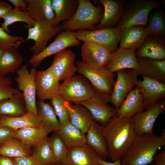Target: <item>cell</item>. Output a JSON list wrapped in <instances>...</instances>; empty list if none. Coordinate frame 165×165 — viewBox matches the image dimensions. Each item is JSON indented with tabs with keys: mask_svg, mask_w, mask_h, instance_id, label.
<instances>
[{
	"mask_svg": "<svg viewBox=\"0 0 165 165\" xmlns=\"http://www.w3.org/2000/svg\"><path fill=\"white\" fill-rule=\"evenodd\" d=\"M136 50L119 47L111 53L105 68L112 73L125 69H132L137 71L139 75L140 68L135 55Z\"/></svg>",
	"mask_w": 165,
	"mask_h": 165,
	"instance_id": "18",
	"label": "cell"
},
{
	"mask_svg": "<svg viewBox=\"0 0 165 165\" xmlns=\"http://www.w3.org/2000/svg\"><path fill=\"white\" fill-rule=\"evenodd\" d=\"M140 68L139 75L151 77L165 83V60L137 57Z\"/></svg>",
	"mask_w": 165,
	"mask_h": 165,
	"instance_id": "26",
	"label": "cell"
},
{
	"mask_svg": "<svg viewBox=\"0 0 165 165\" xmlns=\"http://www.w3.org/2000/svg\"><path fill=\"white\" fill-rule=\"evenodd\" d=\"M34 148L32 156L40 165H55L54 158L48 138Z\"/></svg>",
	"mask_w": 165,
	"mask_h": 165,
	"instance_id": "39",
	"label": "cell"
},
{
	"mask_svg": "<svg viewBox=\"0 0 165 165\" xmlns=\"http://www.w3.org/2000/svg\"><path fill=\"white\" fill-rule=\"evenodd\" d=\"M143 99L141 90L137 86L127 94L123 102L117 109V115L132 118L134 115L144 111Z\"/></svg>",
	"mask_w": 165,
	"mask_h": 165,
	"instance_id": "23",
	"label": "cell"
},
{
	"mask_svg": "<svg viewBox=\"0 0 165 165\" xmlns=\"http://www.w3.org/2000/svg\"><path fill=\"white\" fill-rule=\"evenodd\" d=\"M160 136L165 138V130L164 129Z\"/></svg>",
	"mask_w": 165,
	"mask_h": 165,
	"instance_id": "51",
	"label": "cell"
},
{
	"mask_svg": "<svg viewBox=\"0 0 165 165\" xmlns=\"http://www.w3.org/2000/svg\"><path fill=\"white\" fill-rule=\"evenodd\" d=\"M50 101L61 126L70 122L68 110L66 104L67 101L60 94L54 96Z\"/></svg>",
	"mask_w": 165,
	"mask_h": 165,
	"instance_id": "40",
	"label": "cell"
},
{
	"mask_svg": "<svg viewBox=\"0 0 165 165\" xmlns=\"http://www.w3.org/2000/svg\"><path fill=\"white\" fill-rule=\"evenodd\" d=\"M83 42L81 50L82 61L94 67L105 68L112 53L105 47L95 42Z\"/></svg>",
	"mask_w": 165,
	"mask_h": 165,
	"instance_id": "16",
	"label": "cell"
},
{
	"mask_svg": "<svg viewBox=\"0 0 165 165\" xmlns=\"http://www.w3.org/2000/svg\"><path fill=\"white\" fill-rule=\"evenodd\" d=\"M5 50L2 47H0V59L3 55Z\"/></svg>",
	"mask_w": 165,
	"mask_h": 165,
	"instance_id": "50",
	"label": "cell"
},
{
	"mask_svg": "<svg viewBox=\"0 0 165 165\" xmlns=\"http://www.w3.org/2000/svg\"><path fill=\"white\" fill-rule=\"evenodd\" d=\"M11 79L0 75V101L9 98L20 91L12 86Z\"/></svg>",
	"mask_w": 165,
	"mask_h": 165,
	"instance_id": "41",
	"label": "cell"
},
{
	"mask_svg": "<svg viewBox=\"0 0 165 165\" xmlns=\"http://www.w3.org/2000/svg\"><path fill=\"white\" fill-rule=\"evenodd\" d=\"M35 82L36 95L39 100H50L54 96L60 94V81L50 66L44 71H37Z\"/></svg>",
	"mask_w": 165,
	"mask_h": 165,
	"instance_id": "14",
	"label": "cell"
},
{
	"mask_svg": "<svg viewBox=\"0 0 165 165\" xmlns=\"http://www.w3.org/2000/svg\"><path fill=\"white\" fill-rule=\"evenodd\" d=\"M103 132L108 148L109 158L113 162L121 160L137 135L132 118L116 116L103 126Z\"/></svg>",
	"mask_w": 165,
	"mask_h": 165,
	"instance_id": "1",
	"label": "cell"
},
{
	"mask_svg": "<svg viewBox=\"0 0 165 165\" xmlns=\"http://www.w3.org/2000/svg\"><path fill=\"white\" fill-rule=\"evenodd\" d=\"M103 13V7L100 4L95 6L90 0H79L78 7L74 15L60 24L61 31L96 30V26L101 22Z\"/></svg>",
	"mask_w": 165,
	"mask_h": 165,
	"instance_id": "3",
	"label": "cell"
},
{
	"mask_svg": "<svg viewBox=\"0 0 165 165\" xmlns=\"http://www.w3.org/2000/svg\"><path fill=\"white\" fill-rule=\"evenodd\" d=\"M28 36L25 41L33 40L35 44L29 50L36 56L46 47L49 40L61 31L60 24L53 25L51 21L41 20L36 21L32 28H28Z\"/></svg>",
	"mask_w": 165,
	"mask_h": 165,
	"instance_id": "10",
	"label": "cell"
},
{
	"mask_svg": "<svg viewBox=\"0 0 165 165\" xmlns=\"http://www.w3.org/2000/svg\"><path fill=\"white\" fill-rule=\"evenodd\" d=\"M137 57H145L162 61L165 60V39L148 35L144 42L135 51Z\"/></svg>",
	"mask_w": 165,
	"mask_h": 165,
	"instance_id": "20",
	"label": "cell"
},
{
	"mask_svg": "<svg viewBox=\"0 0 165 165\" xmlns=\"http://www.w3.org/2000/svg\"><path fill=\"white\" fill-rule=\"evenodd\" d=\"M160 2L156 0H134L126 3L123 15L116 28L123 30L134 25L147 24L150 12L159 8Z\"/></svg>",
	"mask_w": 165,
	"mask_h": 165,
	"instance_id": "4",
	"label": "cell"
},
{
	"mask_svg": "<svg viewBox=\"0 0 165 165\" xmlns=\"http://www.w3.org/2000/svg\"><path fill=\"white\" fill-rule=\"evenodd\" d=\"M4 22L1 24V28L8 34L10 33L9 26L17 22H22L27 25L26 28H32L36 21L29 16L27 9L14 8L6 14L2 18Z\"/></svg>",
	"mask_w": 165,
	"mask_h": 165,
	"instance_id": "36",
	"label": "cell"
},
{
	"mask_svg": "<svg viewBox=\"0 0 165 165\" xmlns=\"http://www.w3.org/2000/svg\"><path fill=\"white\" fill-rule=\"evenodd\" d=\"M55 132L61 137L68 147L86 144L85 134L70 122L62 126L60 129Z\"/></svg>",
	"mask_w": 165,
	"mask_h": 165,
	"instance_id": "34",
	"label": "cell"
},
{
	"mask_svg": "<svg viewBox=\"0 0 165 165\" xmlns=\"http://www.w3.org/2000/svg\"><path fill=\"white\" fill-rule=\"evenodd\" d=\"M48 140L53 155L55 165H66L68 147L62 138L55 132L48 138Z\"/></svg>",
	"mask_w": 165,
	"mask_h": 165,
	"instance_id": "38",
	"label": "cell"
},
{
	"mask_svg": "<svg viewBox=\"0 0 165 165\" xmlns=\"http://www.w3.org/2000/svg\"><path fill=\"white\" fill-rule=\"evenodd\" d=\"M154 160L157 165H165V150L163 149L156 154Z\"/></svg>",
	"mask_w": 165,
	"mask_h": 165,
	"instance_id": "46",
	"label": "cell"
},
{
	"mask_svg": "<svg viewBox=\"0 0 165 165\" xmlns=\"http://www.w3.org/2000/svg\"><path fill=\"white\" fill-rule=\"evenodd\" d=\"M165 146V138L153 133L137 135L121 165H147L154 160L158 151Z\"/></svg>",
	"mask_w": 165,
	"mask_h": 165,
	"instance_id": "2",
	"label": "cell"
},
{
	"mask_svg": "<svg viewBox=\"0 0 165 165\" xmlns=\"http://www.w3.org/2000/svg\"><path fill=\"white\" fill-rule=\"evenodd\" d=\"M68 109L70 122L81 130L87 133L94 120L88 110L84 106L78 103L66 102Z\"/></svg>",
	"mask_w": 165,
	"mask_h": 165,
	"instance_id": "24",
	"label": "cell"
},
{
	"mask_svg": "<svg viewBox=\"0 0 165 165\" xmlns=\"http://www.w3.org/2000/svg\"><path fill=\"white\" fill-rule=\"evenodd\" d=\"M116 72L117 79L111 97V103L114 108L117 109L128 93L136 86L139 75L136 70L130 69L119 70Z\"/></svg>",
	"mask_w": 165,
	"mask_h": 165,
	"instance_id": "11",
	"label": "cell"
},
{
	"mask_svg": "<svg viewBox=\"0 0 165 165\" xmlns=\"http://www.w3.org/2000/svg\"><path fill=\"white\" fill-rule=\"evenodd\" d=\"M0 126L8 127L16 131L26 127H43L38 116L30 111H28L24 115L18 117L0 116Z\"/></svg>",
	"mask_w": 165,
	"mask_h": 165,
	"instance_id": "30",
	"label": "cell"
},
{
	"mask_svg": "<svg viewBox=\"0 0 165 165\" xmlns=\"http://www.w3.org/2000/svg\"><path fill=\"white\" fill-rule=\"evenodd\" d=\"M24 41L22 37L11 35L0 27V47L4 50L14 46L18 48Z\"/></svg>",
	"mask_w": 165,
	"mask_h": 165,
	"instance_id": "42",
	"label": "cell"
},
{
	"mask_svg": "<svg viewBox=\"0 0 165 165\" xmlns=\"http://www.w3.org/2000/svg\"><path fill=\"white\" fill-rule=\"evenodd\" d=\"M37 71L35 67L31 68L30 71L27 66L24 65L16 72L17 76L15 79L18 90L22 92L27 110L31 112L37 116L35 82Z\"/></svg>",
	"mask_w": 165,
	"mask_h": 165,
	"instance_id": "9",
	"label": "cell"
},
{
	"mask_svg": "<svg viewBox=\"0 0 165 165\" xmlns=\"http://www.w3.org/2000/svg\"><path fill=\"white\" fill-rule=\"evenodd\" d=\"M28 13L36 21H51L54 18L52 5V0H26Z\"/></svg>",
	"mask_w": 165,
	"mask_h": 165,
	"instance_id": "29",
	"label": "cell"
},
{
	"mask_svg": "<svg viewBox=\"0 0 165 165\" xmlns=\"http://www.w3.org/2000/svg\"><path fill=\"white\" fill-rule=\"evenodd\" d=\"M12 158L14 165H40L32 155Z\"/></svg>",
	"mask_w": 165,
	"mask_h": 165,
	"instance_id": "43",
	"label": "cell"
},
{
	"mask_svg": "<svg viewBox=\"0 0 165 165\" xmlns=\"http://www.w3.org/2000/svg\"><path fill=\"white\" fill-rule=\"evenodd\" d=\"M126 1L123 0H99L104 8L102 18L96 29L116 28L123 14Z\"/></svg>",
	"mask_w": 165,
	"mask_h": 165,
	"instance_id": "19",
	"label": "cell"
},
{
	"mask_svg": "<svg viewBox=\"0 0 165 165\" xmlns=\"http://www.w3.org/2000/svg\"><path fill=\"white\" fill-rule=\"evenodd\" d=\"M165 16L164 12L159 8L153 13L145 27L148 35L165 38Z\"/></svg>",
	"mask_w": 165,
	"mask_h": 165,
	"instance_id": "37",
	"label": "cell"
},
{
	"mask_svg": "<svg viewBox=\"0 0 165 165\" xmlns=\"http://www.w3.org/2000/svg\"><path fill=\"white\" fill-rule=\"evenodd\" d=\"M0 165H14L13 158L0 155Z\"/></svg>",
	"mask_w": 165,
	"mask_h": 165,
	"instance_id": "48",
	"label": "cell"
},
{
	"mask_svg": "<svg viewBox=\"0 0 165 165\" xmlns=\"http://www.w3.org/2000/svg\"><path fill=\"white\" fill-rule=\"evenodd\" d=\"M165 110V101H159L149 109L134 115L132 118L137 135L153 133L156 120Z\"/></svg>",
	"mask_w": 165,
	"mask_h": 165,
	"instance_id": "17",
	"label": "cell"
},
{
	"mask_svg": "<svg viewBox=\"0 0 165 165\" xmlns=\"http://www.w3.org/2000/svg\"><path fill=\"white\" fill-rule=\"evenodd\" d=\"M147 165H157V164L155 162L152 163Z\"/></svg>",
	"mask_w": 165,
	"mask_h": 165,
	"instance_id": "52",
	"label": "cell"
},
{
	"mask_svg": "<svg viewBox=\"0 0 165 165\" xmlns=\"http://www.w3.org/2000/svg\"><path fill=\"white\" fill-rule=\"evenodd\" d=\"M142 76V80H138L136 86L142 92L144 108L146 110L165 97V83L151 77Z\"/></svg>",
	"mask_w": 165,
	"mask_h": 165,
	"instance_id": "15",
	"label": "cell"
},
{
	"mask_svg": "<svg viewBox=\"0 0 165 165\" xmlns=\"http://www.w3.org/2000/svg\"><path fill=\"white\" fill-rule=\"evenodd\" d=\"M15 8L27 9V3L26 0H9Z\"/></svg>",
	"mask_w": 165,
	"mask_h": 165,
	"instance_id": "47",
	"label": "cell"
},
{
	"mask_svg": "<svg viewBox=\"0 0 165 165\" xmlns=\"http://www.w3.org/2000/svg\"><path fill=\"white\" fill-rule=\"evenodd\" d=\"M51 5L55 16L51 21L53 25L58 26L73 17L78 8L79 0H52Z\"/></svg>",
	"mask_w": 165,
	"mask_h": 165,
	"instance_id": "27",
	"label": "cell"
},
{
	"mask_svg": "<svg viewBox=\"0 0 165 165\" xmlns=\"http://www.w3.org/2000/svg\"><path fill=\"white\" fill-rule=\"evenodd\" d=\"M25 101L20 91L12 97L0 101V116L18 117L26 113Z\"/></svg>",
	"mask_w": 165,
	"mask_h": 165,
	"instance_id": "31",
	"label": "cell"
},
{
	"mask_svg": "<svg viewBox=\"0 0 165 165\" xmlns=\"http://www.w3.org/2000/svg\"><path fill=\"white\" fill-rule=\"evenodd\" d=\"M98 162L101 165H121V160H119L113 162H107L103 159L99 158L98 159Z\"/></svg>",
	"mask_w": 165,
	"mask_h": 165,
	"instance_id": "49",
	"label": "cell"
},
{
	"mask_svg": "<svg viewBox=\"0 0 165 165\" xmlns=\"http://www.w3.org/2000/svg\"><path fill=\"white\" fill-rule=\"evenodd\" d=\"M111 95L95 90L89 99L77 103L86 107L90 112L94 121L105 126L112 117L117 116V109L110 106Z\"/></svg>",
	"mask_w": 165,
	"mask_h": 165,
	"instance_id": "6",
	"label": "cell"
},
{
	"mask_svg": "<svg viewBox=\"0 0 165 165\" xmlns=\"http://www.w3.org/2000/svg\"><path fill=\"white\" fill-rule=\"evenodd\" d=\"M36 106L38 117L43 127L49 134L61 128V125L51 104L38 100Z\"/></svg>",
	"mask_w": 165,
	"mask_h": 165,
	"instance_id": "28",
	"label": "cell"
},
{
	"mask_svg": "<svg viewBox=\"0 0 165 165\" xmlns=\"http://www.w3.org/2000/svg\"><path fill=\"white\" fill-rule=\"evenodd\" d=\"M80 44L75 31H61L58 34L54 41L42 52L32 56L29 61L34 67H38L43 60L47 57L71 46H78Z\"/></svg>",
	"mask_w": 165,
	"mask_h": 165,
	"instance_id": "12",
	"label": "cell"
},
{
	"mask_svg": "<svg viewBox=\"0 0 165 165\" xmlns=\"http://www.w3.org/2000/svg\"><path fill=\"white\" fill-rule=\"evenodd\" d=\"M77 72L86 78L94 90L99 92L111 95L116 75L105 68L94 67L78 61L76 62Z\"/></svg>",
	"mask_w": 165,
	"mask_h": 165,
	"instance_id": "5",
	"label": "cell"
},
{
	"mask_svg": "<svg viewBox=\"0 0 165 165\" xmlns=\"http://www.w3.org/2000/svg\"><path fill=\"white\" fill-rule=\"evenodd\" d=\"M48 134L43 127H29L16 131L13 137L31 148H34L48 138Z\"/></svg>",
	"mask_w": 165,
	"mask_h": 165,
	"instance_id": "32",
	"label": "cell"
},
{
	"mask_svg": "<svg viewBox=\"0 0 165 165\" xmlns=\"http://www.w3.org/2000/svg\"><path fill=\"white\" fill-rule=\"evenodd\" d=\"M14 46L5 50L0 59V75L3 76L10 73L16 72L23 61V57Z\"/></svg>",
	"mask_w": 165,
	"mask_h": 165,
	"instance_id": "33",
	"label": "cell"
},
{
	"mask_svg": "<svg viewBox=\"0 0 165 165\" xmlns=\"http://www.w3.org/2000/svg\"><path fill=\"white\" fill-rule=\"evenodd\" d=\"M100 158L87 144L68 147L66 165H98Z\"/></svg>",
	"mask_w": 165,
	"mask_h": 165,
	"instance_id": "21",
	"label": "cell"
},
{
	"mask_svg": "<svg viewBox=\"0 0 165 165\" xmlns=\"http://www.w3.org/2000/svg\"><path fill=\"white\" fill-rule=\"evenodd\" d=\"M76 58L75 54L72 50L66 49L54 55L50 67L60 81H66L75 75L77 71Z\"/></svg>",
	"mask_w": 165,
	"mask_h": 165,
	"instance_id": "13",
	"label": "cell"
},
{
	"mask_svg": "<svg viewBox=\"0 0 165 165\" xmlns=\"http://www.w3.org/2000/svg\"><path fill=\"white\" fill-rule=\"evenodd\" d=\"M148 34L145 27L134 25L123 30L119 41L120 47L136 49L145 41Z\"/></svg>",
	"mask_w": 165,
	"mask_h": 165,
	"instance_id": "25",
	"label": "cell"
},
{
	"mask_svg": "<svg viewBox=\"0 0 165 165\" xmlns=\"http://www.w3.org/2000/svg\"><path fill=\"white\" fill-rule=\"evenodd\" d=\"M123 30L120 28L94 30H81L77 31L75 33L79 41L95 42L105 47L112 53L118 49V45Z\"/></svg>",
	"mask_w": 165,
	"mask_h": 165,
	"instance_id": "8",
	"label": "cell"
},
{
	"mask_svg": "<svg viewBox=\"0 0 165 165\" xmlns=\"http://www.w3.org/2000/svg\"><path fill=\"white\" fill-rule=\"evenodd\" d=\"M0 155L10 158L32 155L31 148L13 137L0 144Z\"/></svg>",
	"mask_w": 165,
	"mask_h": 165,
	"instance_id": "35",
	"label": "cell"
},
{
	"mask_svg": "<svg viewBox=\"0 0 165 165\" xmlns=\"http://www.w3.org/2000/svg\"><path fill=\"white\" fill-rule=\"evenodd\" d=\"M12 9V7L7 3L0 0V18H2Z\"/></svg>",
	"mask_w": 165,
	"mask_h": 165,
	"instance_id": "45",
	"label": "cell"
},
{
	"mask_svg": "<svg viewBox=\"0 0 165 165\" xmlns=\"http://www.w3.org/2000/svg\"><path fill=\"white\" fill-rule=\"evenodd\" d=\"M98 165H101L99 163Z\"/></svg>",
	"mask_w": 165,
	"mask_h": 165,
	"instance_id": "53",
	"label": "cell"
},
{
	"mask_svg": "<svg viewBox=\"0 0 165 165\" xmlns=\"http://www.w3.org/2000/svg\"><path fill=\"white\" fill-rule=\"evenodd\" d=\"M16 131L8 127L0 126V144L13 137Z\"/></svg>",
	"mask_w": 165,
	"mask_h": 165,
	"instance_id": "44",
	"label": "cell"
},
{
	"mask_svg": "<svg viewBox=\"0 0 165 165\" xmlns=\"http://www.w3.org/2000/svg\"><path fill=\"white\" fill-rule=\"evenodd\" d=\"M95 91L86 78L76 75L61 84L60 94L67 101L76 103L89 99Z\"/></svg>",
	"mask_w": 165,
	"mask_h": 165,
	"instance_id": "7",
	"label": "cell"
},
{
	"mask_svg": "<svg viewBox=\"0 0 165 165\" xmlns=\"http://www.w3.org/2000/svg\"><path fill=\"white\" fill-rule=\"evenodd\" d=\"M103 129V126L94 120L86 135V144L102 159L109 158L108 145Z\"/></svg>",
	"mask_w": 165,
	"mask_h": 165,
	"instance_id": "22",
	"label": "cell"
}]
</instances>
